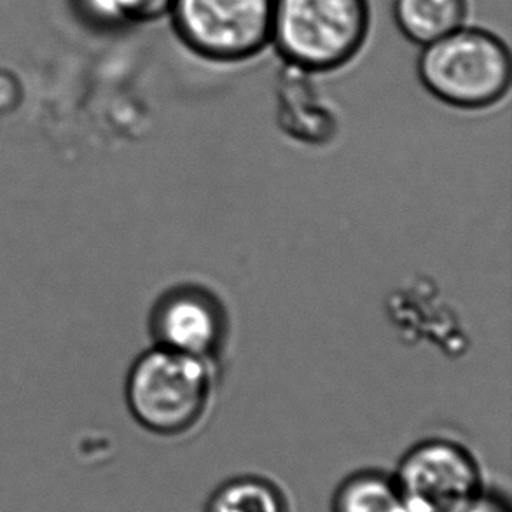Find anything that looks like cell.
Masks as SVG:
<instances>
[{"mask_svg":"<svg viewBox=\"0 0 512 512\" xmlns=\"http://www.w3.org/2000/svg\"><path fill=\"white\" fill-rule=\"evenodd\" d=\"M394 481L408 512H455L485 490L471 451L448 439L413 446L399 462Z\"/></svg>","mask_w":512,"mask_h":512,"instance_id":"cell-5","label":"cell"},{"mask_svg":"<svg viewBox=\"0 0 512 512\" xmlns=\"http://www.w3.org/2000/svg\"><path fill=\"white\" fill-rule=\"evenodd\" d=\"M167 16L180 44L207 62H249L271 46L273 0H172Z\"/></svg>","mask_w":512,"mask_h":512,"instance_id":"cell-4","label":"cell"},{"mask_svg":"<svg viewBox=\"0 0 512 512\" xmlns=\"http://www.w3.org/2000/svg\"><path fill=\"white\" fill-rule=\"evenodd\" d=\"M371 0H273L271 46L312 76L343 69L366 46Z\"/></svg>","mask_w":512,"mask_h":512,"instance_id":"cell-1","label":"cell"},{"mask_svg":"<svg viewBox=\"0 0 512 512\" xmlns=\"http://www.w3.org/2000/svg\"><path fill=\"white\" fill-rule=\"evenodd\" d=\"M84 9L105 25L151 23L167 16L172 0H81Z\"/></svg>","mask_w":512,"mask_h":512,"instance_id":"cell-11","label":"cell"},{"mask_svg":"<svg viewBox=\"0 0 512 512\" xmlns=\"http://www.w3.org/2000/svg\"><path fill=\"white\" fill-rule=\"evenodd\" d=\"M416 74L439 102L460 111H483L509 93L511 51L492 30L464 25L423 46Z\"/></svg>","mask_w":512,"mask_h":512,"instance_id":"cell-2","label":"cell"},{"mask_svg":"<svg viewBox=\"0 0 512 512\" xmlns=\"http://www.w3.org/2000/svg\"><path fill=\"white\" fill-rule=\"evenodd\" d=\"M455 512H511L507 506L506 500L502 499L500 495L492 492L479 493L476 499L471 500L467 506L460 507Z\"/></svg>","mask_w":512,"mask_h":512,"instance_id":"cell-13","label":"cell"},{"mask_svg":"<svg viewBox=\"0 0 512 512\" xmlns=\"http://www.w3.org/2000/svg\"><path fill=\"white\" fill-rule=\"evenodd\" d=\"M228 322L219 299L200 287H177L154 306V346L212 362L226 341Z\"/></svg>","mask_w":512,"mask_h":512,"instance_id":"cell-6","label":"cell"},{"mask_svg":"<svg viewBox=\"0 0 512 512\" xmlns=\"http://www.w3.org/2000/svg\"><path fill=\"white\" fill-rule=\"evenodd\" d=\"M212 387V362L154 346L130 369L126 402L144 429L180 436L205 415Z\"/></svg>","mask_w":512,"mask_h":512,"instance_id":"cell-3","label":"cell"},{"mask_svg":"<svg viewBox=\"0 0 512 512\" xmlns=\"http://www.w3.org/2000/svg\"><path fill=\"white\" fill-rule=\"evenodd\" d=\"M331 512H408L394 476L380 471H360L334 492Z\"/></svg>","mask_w":512,"mask_h":512,"instance_id":"cell-9","label":"cell"},{"mask_svg":"<svg viewBox=\"0 0 512 512\" xmlns=\"http://www.w3.org/2000/svg\"><path fill=\"white\" fill-rule=\"evenodd\" d=\"M392 11L397 30L423 48L467 25L469 0H394Z\"/></svg>","mask_w":512,"mask_h":512,"instance_id":"cell-8","label":"cell"},{"mask_svg":"<svg viewBox=\"0 0 512 512\" xmlns=\"http://www.w3.org/2000/svg\"><path fill=\"white\" fill-rule=\"evenodd\" d=\"M205 512H291L285 493L270 479L240 476L219 486Z\"/></svg>","mask_w":512,"mask_h":512,"instance_id":"cell-10","label":"cell"},{"mask_svg":"<svg viewBox=\"0 0 512 512\" xmlns=\"http://www.w3.org/2000/svg\"><path fill=\"white\" fill-rule=\"evenodd\" d=\"M278 118L285 132L308 142L327 140L334 116L320 97L312 74L284 65L278 79Z\"/></svg>","mask_w":512,"mask_h":512,"instance_id":"cell-7","label":"cell"},{"mask_svg":"<svg viewBox=\"0 0 512 512\" xmlns=\"http://www.w3.org/2000/svg\"><path fill=\"white\" fill-rule=\"evenodd\" d=\"M23 86L9 70L0 69V114H11L20 107Z\"/></svg>","mask_w":512,"mask_h":512,"instance_id":"cell-12","label":"cell"}]
</instances>
